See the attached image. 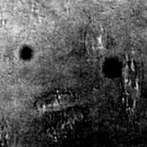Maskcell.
<instances>
[{
    "instance_id": "3",
    "label": "cell",
    "mask_w": 147,
    "mask_h": 147,
    "mask_svg": "<svg viewBox=\"0 0 147 147\" xmlns=\"http://www.w3.org/2000/svg\"><path fill=\"white\" fill-rule=\"evenodd\" d=\"M9 127L6 124L3 123L0 125V145H4L10 138Z\"/></svg>"
},
{
    "instance_id": "1",
    "label": "cell",
    "mask_w": 147,
    "mask_h": 147,
    "mask_svg": "<svg viewBox=\"0 0 147 147\" xmlns=\"http://www.w3.org/2000/svg\"><path fill=\"white\" fill-rule=\"evenodd\" d=\"M21 10L29 22L43 31H52L56 26L53 15L35 0H21Z\"/></svg>"
},
{
    "instance_id": "4",
    "label": "cell",
    "mask_w": 147,
    "mask_h": 147,
    "mask_svg": "<svg viewBox=\"0 0 147 147\" xmlns=\"http://www.w3.org/2000/svg\"><path fill=\"white\" fill-rule=\"evenodd\" d=\"M3 24V18H2V15H1V11H0V26Z\"/></svg>"
},
{
    "instance_id": "2",
    "label": "cell",
    "mask_w": 147,
    "mask_h": 147,
    "mask_svg": "<svg viewBox=\"0 0 147 147\" xmlns=\"http://www.w3.org/2000/svg\"><path fill=\"white\" fill-rule=\"evenodd\" d=\"M85 45L88 52L94 57L105 56L108 49V34L105 26L99 21H92L87 30Z\"/></svg>"
}]
</instances>
